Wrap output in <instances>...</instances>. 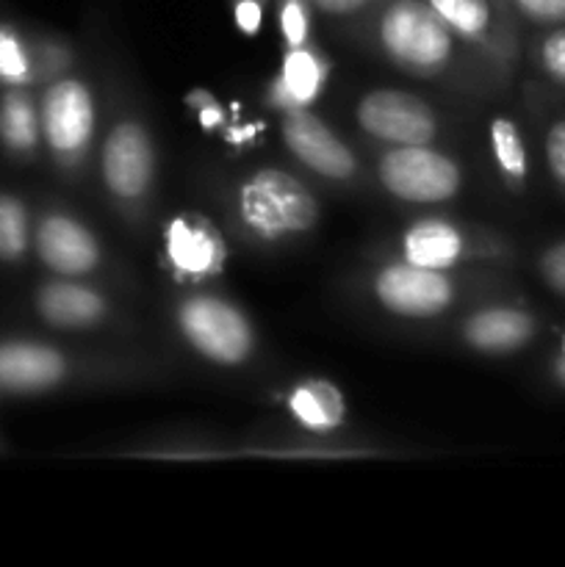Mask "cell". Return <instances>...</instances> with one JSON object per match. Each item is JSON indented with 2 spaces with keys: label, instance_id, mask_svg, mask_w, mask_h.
Masks as SVG:
<instances>
[{
  "label": "cell",
  "instance_id": "cell-12",
  "mask_svg": "<svg viewBox=\"0 0 565 567\" xmlns=\"http://www.w3.org/2000/svg\"><path fill=\"white\" fill-rule=\"evenodd\" d=\"M460 42L471 48L507 53L513 48V11L507 0H427Z\"/></svg>",
  "mask_w": 565,
  "mask_h": 567
},
{
  "label": "cell",
  "instance_id": "cell-2",
  "mask_svg": "<svg viewBox=\"0 0 565 567\" xmlns=\"http://www.w3.org/2000/svg\"><path fill=\"white\" fill-rule=\"evenodd\" d=\"M236 214L249 236L275 244L314 230L319 199L291 172L264 166L238 188Z\"/></svg>",
  "mask_w": 565,
  "mask_h": 567
},
{
  "label": "cell",
  "instance_id": "cell-21",
  "mask_svg": "<svg viewBox=\"0 0 565 567\" xmlns=\"http://www.w3.org/2000/svg\"><path fill=\"white\" fill-rule=\"evenodd\" d=\"M28 249V210L20 199L0 194V260H20Z\"/></svg>",
  "mask_w": 565,
  "mask_h": 567
},
{
  "label": "cell",
  "instance_id": "cell-13",
  "mask_svg": "<svg viewBox=\"0 0 565 567\" xmlns=\"http://www.w3.org/2000/svg\"><path fill=\"white\" fill-rule=\"evenodd\" d=\"M537 319L526 308L493 305L463 321V341L482 354H513L537 336Z\"/></svg>",
  "mask_w": 565,
  "mask_h": 567
},
{
  "label": "cell",
  "instance_id": "cell-31",
  "mask_svg": "<svg viewBox=\"0 0 565 567\" xmlns=\"http://www.w3.org/2000/svg\"><path fill=\"white\" fill-rule=\"evenodd\" d=\"M552 377H554V382H557V385L565 391V354H563V352L554 354V360H552Z\"/></svg>",
  "mask_w": 565,
  "mask_h": 567
},
{
  "label": "cell",
  "instance_id": "cell-5",
  "mask_svg": "<svg viewBox=\"0 0 565 567\" xmlns=\"http://www.w3.org/2000/svg\"><path fill=\"white\" fill-rule=\"evenodd\" d=\"M42 136L50 153L64 166L78 164L86 155L97 131V109L89 86L75 78H61L44 92L42 109Z\"/></svg>",
  "mask_w": 565,
  "mask_h": 567
},
{
  "label": "cell",
  "instance_id": "cell-23",
  "mask_svg": "<svg viewBox=\"0 0 565 567\" xmlns=\"http://www.w3.org/2000/svg\"><path fill=\"white\" fill-rule=\"evenodd\" d=\"M277 3V28L282 33L286 48L308 44L310 28H314V3L310 0H275Z\"/></svg>",
  "mask_w": 565,
  "mask_h": 567
},
{
  "label": "cell",
  "instance_id": "cell-30",
  "mask_svg": "<svg viewBox=\"0 0 565 567\" xmlns=\"http://www.w3.org/2000/svg\"><path fill=\"white\" fill-rule=\"evenodd\" d=\"M310 3H314V9L325 11V14L352 17V14H360V11L371 9L377 0H310Z\"/></svg>",
  "mask_w": 565,
  "mask_h": 567
},
{
  "label": "cell",
  "instance_id": "cell-27",
  "mask_svg": "<svg viewBox=\"0 0 565 567\" xmlns=\"http://www.w3.org/2000/svg\"><path fill=\"white\" fill-rule=\"evenodd\" d=\"M537 275L557 297H565V241L552 244L537 258Z\"/></svg>",
  "mask_w": 565,
  "mask_h": 567
},
{
  "label": "cell",
  "instance_id": "cell-8",
  "mask_svg": "<svg viewBox=\"0 0 565 567\" xmlns=\"http://www.w3.org/2000/svg\"><path fill=\"white\" fill-rule=\"evenodd\" d=\"M100 175L120 203L147 197L155 181V147L142 122L122 120L111 127L100 153Z\"/></svg>",
  "mask_w": 565,
  "mask_h": 567
},
{
  "label": "cell",
  "instance_id": "cell-9",
  "mask_svg": "<svg viewBox=\"0 0 565 567\" xmlns=\"http://www.w3.org/2000/svg\"><path fill=\"white\" fill-rule=\"evenodd\" d=\"M164 260L181 282H205L222 275L227 244L199 214H181L164 227Z\"/></svg>",
  "mask_w": 565,
  "mask_h": 567
},
{
  "label": "cell",
  "instance_id": "cell-20",
  "mask_svg": "<svg viewBox=\"0 0 565 567\" xmlns=\"http://www.w3.org/2000/svg\"><path fill=\"white\" fill-rule=\"evenodd\" d=\"M42 136V122L33 100L22 92H9L0 100V142L14 153H31Z\"/></svg>",
  "mask_w": 565,
  "mask_h": 567
},
{
  "label": "cell",
  "instance_id": "cell-24",
  "mask_svg": "<svg viewBox=\"0 0 565 567\" xmlns=\"http://www.w3.org/2000/svg\"><path fill=\"white\" fill-rule=\"evenodd\" d=\"M537 66L552 83L565 89V22L552 25L537 42Z\"/></svg>",
  "mask_w": 565,
  "mask_h": 567
},
{
  "label": "cell",
  "instance_id": "cell-26",
  "mask_svg": "<svg viewBox=\"0 0 565 567\" xmlns=\"http://www.w3.org/2000/svg\"><path fill=\"white\" fill-rule=\"evenodd\" d=\"M543 155H546L548 175L565 192V116L548 127L546 138H543Z\"/></svg>",
  "mask_w": 565,
  "mask_h": 567
},
{
  "label": "cell",
  "instance_id": "cell-15",
  "mask_svg": "<svg viewBox=\"0 0 565 567\" xmlns=\"http://www.w3.org/2000/svg\"><path fill=\"white\" fill-rule=\"evenodd\" d=\"M66 377L64 354L48 343H0V388L17 393H37L59 385Z\"/></svg>",
  "mask_w": 565,
  "mask_h": 567
},
{
  "label": "cell",
  "instance_id": "cell-18",
  "mask_svg": "<svg viewBox=\"0 0 565 567\" xmlns=\"http://www.w3.org/2000/svg\"><path fill=\"white\" fill-rule=\"evenodd\" d=\"M286 408L302 430L316 435L341 430L347 421V399L341 388L327 380H305L294 385L286 396Z\"/></svg>",
  "mask_w": 565,
  "mask_h": 567
},
{
  "label": "cell",
  "instance_id": "cell-4",
  "mask_svg": "<svg viewBox=\"0 0 565 567\" xmlns=\"http://www.w3.org/2000/svg\"><path fill=\"white\" fill-rule=\"evenodd\" d=\"M377 177L391 197L410 205L446 203L463 188L458 161L430 144L386 150L377 164Z\"/></svg>",
  "mask_w": 565,
  "mask_h": 567
},
{
  "label": "cell",
  "instance_id": "cell-28",
  "mask_svg": "<svg viewBox=\"0 0 565 567\" xmlns=\"http://www.w3.org/2000/svg\"><path fill=\"white\" fill-rule=\"evenodd\" d=\"M186 103H188V109L197 114L199 125H203L205 131H216V127L225 125V116H222L219 100H216L214 94L205 92V89H194V92L186 97Z\"/></svg>",
  "mask_w": 565,
  "mask_h": 567
},
{
  "label": "cell",
  "instance_id": "cell-14",
  "mask_svg": "<svg viewBox=\"0 0 565 567\" xmlns=\"http://www.w3.org/2000/svg\"><path fill=\"white\" fill-rule=\"evenodd\" d=\"M330 78V61L314 50L310 44L286 48L282 64L277 70L275 81L269 83V103L275 109L286 111L308 109L310 103L321 97Z\"/></svg>",
  "mask_w": 565,
  "mask_h": 567
},
{
  "label": "cell",
  "instance_id": "cell-32",
  "mask_svg": "<svg viewBox=\"0 0 565 567\" xmlns=\"http://www.w3.org/2000/svg\"><path fill=\"white\" fill-rule=\"evenodd\" d=\"M559 352L565 354V332H563V341H559Z\"/></svg>",
  "mask_w": 565,
  "mask_h": 567
},
{
  "label": "cell",
  "instance_id": "cell-16",
  "mask_svg": "<svg viewBox=\"0 0 565 567\" xmlns=\"http://www.w3.org/2000/svg\"><path fill=\"white\" fill-rule=\"evenodd\" d=\"M37 310L48 324L61 330H86L109 313V302L92 286L75 280H53L39 288Z\"/></svg>",
  "mask_w": 565,
  "mask_h": 567
},
{
  "label": "cell",
  "instance_id": "cell-22",
  "mask_svg": "<svg viewBox=\"0 0 565 567\" xmlns=\"http://www.w3.org/2000/svg\"><path fill=\"white\" fill-rule=\"evenodd\" d=\"M33 78V59L20 33L0 25V81L25 83Z\"/></svg>",
  "mask_w": 565,
  "mask_h": 567
},
{
  "label": "cell",
  "instance_id": "cell-25",
  "mask_svg": "<svg viewBox=\"0 0 565 567\" xmlns=\"http://www.w3.org/2000/svg\"><path fill=\"white\" fill-rule=\"evenodd\" d=\"M510 11L532 25L552 28L565 22V0H507Z\"/></svg>",
  "mask_w": 565,
  "mask_h": 567
},
{
  "label": "cell",
  "instance_id": "cell-6",
  "mask_svg": "<svg viewBox=\"0 0 565 567\" xmlns=\"http://www.w3.org/2000/svg\"><path fill=\"white\" fill-rule=\"evenodd\" d=\"M374 297L388 313L402 319H432L454 305L452 277L441 269L393 260L374 275Z\"/></svg>",
  "mask_w": 565,
  "mask_h": 567
},
{
  "label": "cell",
  "instance_id": "cell-29",
  "mask_svg": "<svg viewBox=\"0 0 565 567\" xmlns=\"http://www.w3.org/2000/svg\"><path fill=\"white\" fill-rule=\"evenodd\" d=\"M266 3L269 0H233V22H236L238 31L255 37L264 25Z\"/></svg>",
  "mask_w": 565,
  "mask_h": 567
},
{
  "label": "cell",
  "instance_id": "cell-3",
  "mask_svg": "<svg viewBox=\"0 0 565 567\" xmlns=\"http://www.w3.org/2000/svg\"><path fill=\"white\" fill-rule=\"evenodd\" d=\"M177 330L199 358L216 365H242L255 352V327L242 308L214 293H194L177 305Z\"/></svg>",
  "mask_w": 565,
  "mask_h": 567
},
{
  "label": "cell",
  "instance_id": "cell-1",
  "mask_svg": "<svg viewBox=\"0 0 565 567\" xmlns=\"http://www.w3.org/2000/svg\"><path fill=\"white\" fill-rule=\"evenodd\" d=\"M371 33L393 66L421 78L446 72L463 44L427 0H377Z\"/></svg>",
  "mask_w": 565,
  "mask_h": 567
},
{
  "label": "cell",
  "instance_id": "cell-11",
  "mask_svg": "<svg viewBox=\"0 0 565 567\" xmlns=\"http://www.w3.org/2000/svg\"><path fill=\"white\" fill-rule=\"evenodd\" d=\"M37 252L42 264L59 277L92 275L103 260L97 238L66 214H50L37 227Z\"/></svg>",
  "mask_w": 565,
  "mask_h": 567
},
{
  "label": "cell",
  "instance_id": "cell-19",
  "mask_svg": "<svg viewBox=\"0 0 565 567\" xmlns=\"http://www.w3.org/2000/svg\"><path fill=\"white\" fill-rule=\"evenodd\" d=\"M491 153L499 166V175L510 188H524L530 181V153L521 136L518 125L510 116H493L491 120Z\"/></svg>",
  "mask_w": 565,
  "mask_h": 567
},
{
  "label": "cell",
  "instance_id": "cell-17",
  "mask_svg": "<svg viewBox=\"0 0 565 567\" xmlns=\"http://www.w3.org/2000/svg\"><path fill=\"white\" fill-rule=\"evenodd\" d=\"M469 255V236L446 219H419L404 230L402 260L427 269H452Z\"/></svg>",
  "mask_w": 565,
  "mask_h": 567
},
{
  "label": "cell",
  "instance_id": "cell-7",
  "mask_svg": "<svg viewBox=\"0 0 565 567\" xmlns=\"http://www.w3.org/2000/svg\"><path fill=\"white\" fill-rule=\"evenodd\" d=\"M358 125L371 138L391 147L432 144L438 136V116L427 100L402 89H374L358 103Z\"/></svg>",
  "mask_w": 565,
  "mask_h": 567
},
{
  "label": "cell",
  "instance_id": "cell-10",
  "mask_svg": "<svg viewBox=\"0 0 565 567\" xmlns=\"http://www.w3.org/2000/svg\"><path fill=\"white\" fill-rule=\"evenodd\" d=\"M282 142L299 164L327 181L343 183L358 175V158L352 150L336 136V131L325 120L310 114L308 109L282 114Z\"/></svg>",
  "mask_w": 565,
  "mask_h": 567
}]
</instances>
